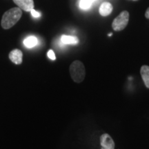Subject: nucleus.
I'll list each match as a JSON object with an SVG mask.
<instances>
[{
  "mask_svg": "<svg viewBox=\"0 0 149 149\" xmlns=\"http://www.w3.org/2000/svg\"><path fill=\"white\" fill-rule=\"evenodd\" d=\"M61 41L64 44H73V45H76L79 42L77 37L66 35L61 36Z\"/></svg>",
  "mask_w": 149,
  "mask_h": 149,
  "instance_id": "nucleus-9",
  "label": "nucleus"
},
{
  "mask_svg": "<svg viewBox=\"0 0 149 149\" xmlns=\"http://www.w3.org/2000/svg\"><path fill=\"white\" fill-rule=\"evenodd\" d=\"M9 59L15 64H21L23 60V53L19 49H14L9 53Z\"/></svg>",
  "mask_w": 149,
  "mask_h": 149,
  "instance_id": "nucleus-6",
  "label": "nucleus"
},
{
  "mask_svg": "<svg viewBox=\"0 0 149 149\" xmlns=\"http://www.w3.org/2000/svg\"><path fill=\"white\" fill-rule=\"evenodd\" d=\"M113 10V7L110 2H103L100 6L99 13L103 17H107L111 13Z\"/></svg>",
  "mask_w": 149,
  "mask_h": 149,
  "instance_id": "nucleus-7",
  "label": "nucleus"
},
{
  "mask_svg": "<svg viewBox=\"0 0 149 149\" xmlns=\"http://www.w3.org/2000/svg\"><path fill=\"white\" fill-rule=\"evenodd\" d=\"M69 71L72 79L76 83H81L84 81L86 75L84 65L81 61L75 60L70 64Z\"/></svg>",
  "mask_w": 149,
  "mask_h": 149,
  "instance_id": "nucleus-2",
  "label": "nucleus"
},
{
  "mask_svg": "<svg viewBox=\"0 0 149 149\" xmlns=\"http://www.w3.org/2000/svg\"><path fill=\"white\" fill-rule=\"evenodd\" d=\"M128 22H129V13L127 10H124L114 19L112 23V28L115 31H123L127 26Z\"/></svg>",
  "mask_w": 149,
  "mask_h": 149,
  "instance_id": "nucleus-3",
  "label": "nucleus"
},
{
  "mask_svg": "<svg viewBox=\"0 0 149 149\" xmlns=\"http://www.w3.org/2000/svg\"><path fill=\"white\" fill-rule=\"evenodd\" d=\"M47 55L50 59H52V60H55V59H56L55 55V53H54L53 50H49V51H48V53H47Z\"/></svg>",
  "mask_w": 149,
  "mask_h": 149,
  "instance_id": "nucleus-12",
  "label": "nucleus"
},
{
  "mask_svg": "<svg viewBox=\"0 0 149 149\" xmlns=\"http://www.w3.org/2000/svg\"><path fill=\"white\" fill-rule=\"evenodd\" d=\"M100 144L102 149H115V142L109 134H102L100 137Z\"/></svg>",
  "mask_w": 149,
  "mask_h": 149,
  "instance_id": "nucleus-4",
  "label": "nucleus"
},
{
  "mask_svg": "<svg viewBox=\"0 0 149 149\" xmlns=\"http://www.w3.org/2000/svg\"><path fill=\"white\" fill-rule=\"evenodd\" d=\"M145 17H146V18L149 19V7L147 8L146 13H145Z\"/></svg>",
  "mask_w": 149,
  "mask_h": 149,
  "instance_id": "nucleus-14",
  "label": "nucleus"
},
{
  "mask_svg": "<svg viewBox=\"0 0 149 149\" xmlns=\"http://www.w3.org/2000/svg\"><path fill=\"white\" fill-rule=\"evenodd\" d=\"M22 16V10L18 7L7 10L3 14L1 25L3 29H9L15 25Z\"/></svg>",
  "mask_w": 149,
  "mask_h": 149,
  "instance_id": "nucleus-1",
  "label": "nucleus"
},
{
  "mask_svg": "<svg viewBox=\"0 0 149 149\" xmlns=\"http://www.w3.org/2000/svg\"><path fill=\"white\" fill-rule=\"evenodd\" d=\"M13 1L18 8L26 12H31V10L34 8L33 0H13Z\"/></svg>",
  "mask_w": 149,
  "mask_h": 149,
  "instance_id": "nucleus-5",
  "label": "nucleus"
},
{
  "mask_svg": "<svg viewBox=\"0 0 149 149\" xmlns=\"http://www.w3.org/2000/svg\"><path fill=\"white\" fill-rule=\"evenodd\" d=\"M91 1H93H93H95V0H91Z\"/></svg>",
  "mask_w": 149,
  "mask_h": 149,
  "instance_id": "nucleus-16",
  "label": "nucleus"
},
{
  "mask_svg": "<svg viewBox=\"0 0 149 149\" xmlns=\"http://www.w3.org/2000/svg\"><path fill=\"white\" fill-rule=\"evenodd\" d=\"M140 74L146 88H149V66L144 65L141 67Z\"/></svg>",
  "mask_w": 149,
  "mask_h": 149,
  "instance_id": "nucleus-8",
  "label": "nucleus"
},
{
  "mask_svg": "<svg viewBox=\"0 0 149 149\" xmlns=\"http://www.w3.org/2000/svg\"><path fill=\"white\" fill-rule=\"evenodd\" d=\"M31 15H32L33 17H35V18L40 17V15H41L40 13L37 12V11H36L35 10H34V8L32 9V10H31Z\"/></svg>",
  "mask_w": 149,
  "mask_h": 149,
  "instance_id": "nucleus-13",
  "label": "nucleus"
},
{
  "mask_svg": "<svg viewBox=\"0 0 149 149\" xmlns=\"http://www.w3.org/2000/svg\"><path fill=\"white\" fill-rule=\"evenodd\" d=\"M132 1H138V0H132Z\"/></svg>",
  "mask_w": 149,
  "mask_h": 149,
  "instance_id": "nucleus-15",
  "label": "nucleus"
},
{
  "mask_svg": "<svg viewBox=\"0 0 149 149\" xmlns=\"http://www.w3.org/2000/svg\"><path fill=\"white\" fill-rule=\"evenodd\" d=\"M38 44V40L35 36H29L24 40V44L26 47L31 48L35 47Z\"/></svg>",
  "mask_w": 149,
  "mask_h": 149,
  "instance_id": "nucleus-10",
  "label": "nucleus"
},
{
  "mask_svg": "<svg viewBox=\"0 0 149 149\" xmlns=\"http://www.w3.org/2000/svg\"><path fill=\"white\" fill-rule=\"evenodd\" d=\"M93 1L91 0H80L79 1V8L83 10H86L91 8L92 6Z\"/></svg>",
  "mask_w": 149,
  "mask_h": 149,
  "instance_id": "nucleus-11",
  "label": "nucleus"
}]
</instances>
